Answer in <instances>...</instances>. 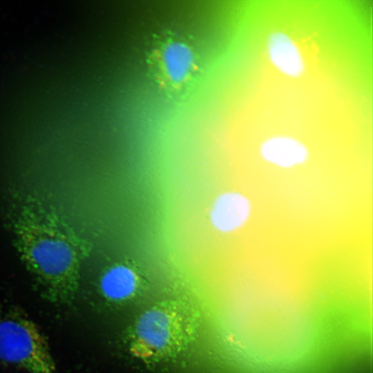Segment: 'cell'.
I'll use <instances>...</instances> for the list:
<instances>
[{"label": "cell", "instance_id": "cell-3", "mask_svg": "<svg viewBox=\"0 0 373 373\" xmlns=\"http://www.w3.org/2000/svg\"><path fill=\"white\" fill-rule=\"evenodd\" d=\"M0 361L30 373H57L45 337L33 322L23 318L0 321Z\"/></svg>", "mask_w": 373, "mask_h": 373}, {"label": "cell", "instance_id": "cell-6", "mask_svg": "<svg viewBox=\"0 0 373 373\" xmlns=\"http://www.w3.org/2000/svg\"><path fill=\"white\" fill-rule=\"evenodd\" d=\"M259 152L263 160L285 169L303 164L309 155V149L303 142L286 135L267 137L260 144Z\"/></svg>", "mask_w": 373, "mask_h": 373}, {"label": "cell", "instance_id": "cell-5", "mask_svg": "<svg viewBox=\"0 0 373 373\" xmlns=\"http://www.w3.org/2000/svg\"><path fill=\"white\" fill-rule=\"evenodd\" d=\"M251 211V202L245 195L239 191H227L213 200L209 211V220L216 231L231 233L247 222Z\"/></svg>", "mask_w": 373, "mask_h": 373}, {"label": "cell", "instance_id": "cell-4", "mask_svg": "<svg viewBox=\"0 0 373 373\" xmlns=\"http://www.w3.org/2000/svg\"><path fill=\"white\" fill-rule=\"evenodd\" d=\"M153 55L158 77L170 87L180 88L195 70V53L184 39L164 38L155 48Z\"/></svg>", "mask_w": 373, "mask_h": 373}, {"label": "cell", "instance_id": "cell-2", "mask_svg": "<svg viewBox=\"0 0 373 373\" xmlns=\"http://www.w3.org/2000/svg\"><path fill=\"white\" fill-rule=\"evenodd\" d=\"M200 321L199 311L187 301L166 300L154 304L133 326L130 352L147 364L174 359L195 340Z\"/></svg>", "mask_w": 373, "mask_h": 373}, {"label": "cell", "instance_id": "cell-1", "mask_svg": "<svg viewBox=\"0 0 373 373\" xmlns=\"http://www.w3.org/2000/svg\"><path fill=\"white\" fill-rule=\"evenodd\" d=\"M26 265L52 302L68 304L77 289V251L69 228L44 207L23 208L15 225Z\"/></svg>", "mask_w": 373, "mask_h": 373}, {"label": "cell", "instance_id": "cell-7", "mask_svg": "<svg viewBox=\"0 0 373 373\" xmlns=\"http://www.w3.org/2000/svg\"><path fill=\"white\" fill-rule=\"evenodd\" d=\"M267 57L271 64L283 74L298 77L303 74L305 63L294 39L282 31L271 32L266 41Z\"/></svg>", "mask_w": 373, "mask_h": 373}, {"label": "cell", "instance_id": "cell-8", "mask_svg": "<svg viewBox=\"0 0 373 373\" xmlns=\"http://www.w3.org/2000/svg\"><path fill=\"white\" fill-rule=\"evenodd\" d=\"M137 286L136 273L125 265H116L108 268L102 276L99 282L102 295L112 300H122L131 297Z\"/></svg>", "mask_w": 373, "mask_h": 373}]
</instances>
